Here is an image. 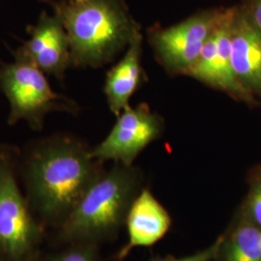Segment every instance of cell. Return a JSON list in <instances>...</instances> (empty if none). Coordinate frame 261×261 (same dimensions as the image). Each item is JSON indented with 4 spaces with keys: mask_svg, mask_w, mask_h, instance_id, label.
I'll return each instance as SVG.
<instances>
[{
    "mask_svg": "<svg viewBox=\"0 0 261 261\" xmlns=\"http://www.w3.org/2000/svg\"><path fill=\"white\" fill-rule=\"evenodd\" d=\"M83 142L67 136L42 140L23 165L28 196L40 216L61 224L103 172Z\"/></svg>",
    "mask_w": 261,
    "mask_h": 261,
    "instance_id": "cell-1",
    "label": "cell"
},
{
    "mask_svg": "<svg viewBox=\"0 0 261 261\" xmlns=\"http://www.w3.org/2000/svg\"><path fill=\"white\" fill-rule=\"evenodd\" d=\"M70 45L71 66L101 67L140 33L123 0L49 1Z\"/></svg>",
    "mask_w": 261,
    "mask_h": 261,
    "instance_id": "cell-2",
    "label": "cell"
},
{
    "mask_svg": "<svg viewBox=\"0 0 261 261\" xmlns=\"http://www.w3.org/2000/svg\"><path fill=\"white\" fill-rule=\"evenodd\" d=\"M141 182L139 169L114 163L94 181L60 224L61 241L98 245L115 238L142 190Z\"/></svg>",
    "mask_w": 261,
    "mask_h": 261,
    "instance_id": "cell-3",
    "label": "cell"
},
{
    "mask_svg": "<svg viewBox=\"0 0 261 261\" xmlns=\"http://www.w3.org/2000/svg\"><path fill=\"white\" fill-rule=\"evenodd\" d=\"M0 89L10 103V125L25 121L40 130L48 113L75 112V103L55 92L46 74L19 48L13 62L0 64Z\"/></svg>",
    "mask_w": 261,
    "mask_h": 261,
    "instance_id": "cell-4",
    "label": "cell"
},
{
    "mask_svg": "<svg viewBox=\"0 0 261 261\" xmlns=\"http://www.w3.org/2000/svg\"><path fill=\"white\" fill-rule=\"evenodd\" d=\"M42 229L20 193L15 159L9 149L0 151V253L13 261L30 256L40 241Z\"/></svg>",
    "mask_w": 261,
    "mask_h": 261,
    "instance_id": "cell-5",
    "label": "cell"
},
{
    "mask_svg": "<svg viewBox=\"0 0 261 261\" xmlns=\"http://www.w3.org/2000/svg\"><path fill=\"white\" fill-rule=\"evenodd\" d=\"M224 9L205 10L151 34L160 61L171 73L185 74L211 37Z\"/></svg>",
    "mask_w": 261,
    "mask_h": 261,
    "instance_id": "cell-6",
    "label": "cell"
},
{
    "mask_svg": "<svg viewBox=\"0 0 261 261\" xmlns=\"http://www.w3.org/2000/svg\"><path fill=\"white\" fill-rule=\"evenodd\" d=\"M162 130L163 122L147 106H129L117 116L110 134L91 150V154L101 163L113 161L130 167L141 151L158 139Z\"/></svg>",
    "mask_w": 261,
    "mask_h": 261,
    "instance_id": "cell-7",
    "label": "cell"
},
{
    "mask_svg": "<svg viewBox=\"0 0 261 261\" xmlns=\"http://www.w3.org/2000/svg\"><path fill=\"white\" fill-rule=\"evenodd\" d=\"M236 9L223 10L213 34L206 42L194 64L185 72V75H191L236 97L247 98L249 92L237 80L231 61L230 35Z\"/></svg>",
    "mask_w": 261,
    "mask_h": 261,
    "instance_id": "cell-8",
    "label": "cell"
},
{
    "mask_svg": "<svg viewBox=\"0 0 261 261\" xmlns=\"http://www.w3.org/2000/svg\"><path fill=\"white\" fill-rule=\"evenodd\" d=\"M28 31L30 37L19 49L46 75L62 80L71 66V54L61 19L56 14L43 12Z\"/></svg>",
    "mask_w": 261,
    "mask_h": 261,
    "instance_id": "cell-9",
    "label": "cell"
},
{
    "mask_svg": "<svg viewBox=\"0 0 261 261\" xmlns=\"http://www.w3.org/2000/svg\"><path fill=\"white\" fill-rule=\"evenodd\" d=\"M172 219L165 206L148 189H142L132 203L125 225L128 242L116 255L122 260L134 249L151 247L163 239L170 229Z\"/></svg>",
    "mask_w": 261,
    "mask_h": 261,
    "instance_id": "cell-10",
    "label": "cell"
},
{
    "mask_svg": "<svg viewBox=\"0 0 261 261\" xmlns=\"http://www.w3.org/2000/svg\"><path fill=\"white\" fill-rule=\"evenodd\" d=\"M231 61L234 74L248 91H261V33L236 9L231 35Z\"/></svg>",
    "mask_w": 261,
    "mask_h": 261,
    "instance_id": "cell-11",
    "label": "cell"
},
{
    "mask_svg": "<svg viewBox=\"0 0 261 261\" xmlns=\"http://www.w3.org/2000/svg\"><path fill=\"white\" fill-rule=\"evenodd\" d=\"M141 43L140 33L130 42L121 60L107 75L103 91L111 112L116 116L130 106V97L140 85Z\"/></svg>",
    "mask_w": 261,
    "mask_h": 261,
    "instance_id": "cell-12",
    "label": "cell"
},
{
    "mask_svg": "<svg viewBox=\"0 0 261 261\" xmlns=\"http://www.w3.org/2000/svg\"><path fill=\"white\" fill-rule=\"evenodd\" d=\"M215 261H261V226L237 213L222 234Z\"/></svg>",
    "mask_w": 261,
    "mask_h": 261,
    "instance_id": "cell-13",
    "label": "cell"
},
{
    "mask_svg": "<svg viewBox=\"0 0 261 261\" xmlns=\"http://www.w3.org/2000/svg\"><path fill=\"white\" fill-rule=\"evenodd\" d=\"M47 261H102V258L98 245L76 243L65 251L51 255Z\"/></svg>",
    "mask_w": 261,
    "mask_h": 261,
    "instance_id": "cell-14",
    "label": "cell"
},
{
    "mask_svg": "<svg viewBox=\"0 0 261 261\" xmlns=\"http://www.w3.org/2000/svg\"><path fill=\"white\" fill-rule=\"evenodd\" d=\"M238 214L252 224L261 226V175L253 181Z\"/></svg>",
    "mask_w": 261,
    "mask_h": 261,
    "instance_id": "cell-15",
    "label": "cell"
},
{
    "mask_svg": "<svg viewBox=\"0 0 261 261\" xmlns=\"http://www.w3.org/2000/svg\"><path fill=\"white\" fill-rule=\"evenodd\" d=\"M221 242L222 235H220L209 247L193 254L183 257H174L171 255H168L165 257H154L148 261H215Z\"/></svg>",
    "mask_w": 261,
    "mask_h": 261,
    "instance_id": "cell-16",
    "label": "cell"
},
{
    "mask_svg": "<svg viewBox=\"0 0 261 261\" xmlns=\"http://www.w3.org/2000/svg\"><path fill=\"white\" fill-rule=\"evenodd\" d=\"M244 15L254 28L261 33V0H251L246 9H242Z\"/></svg>",
    "mask_w": 261,
    "mask_h": 261,
    "instance_id": "cell-17",
    "label": "cell"
},
{
    "mask_svg": "<svg viewBox=\"0 0 261 261\" xmlns=\"http://www.w3.org/2000/svg\"><path fill=\"white\" fill-rule=\"evenodd\" d=\"M73 1H77L79 2V1H84V0H73Z\"/></svg>",
    "mask_w": 261,
    "mask_h": 261,
    "instance_id": "cell-18",
    "label": "cell"
},
{
    "mask_svg": "<svg viewBox=\"0 0 261 261\" xmlns=\"http://www.w3.org/2000/svg\"><path fill=\"white\" fill-rule=\"evenodd\" d=\"M260 175H261V173H260Z\"/></svg>",
    "mask_w": 261,
    "mask_h": 261,
    "instance_id": "cell-19",
    "label": "cell"
}]
</instances>
